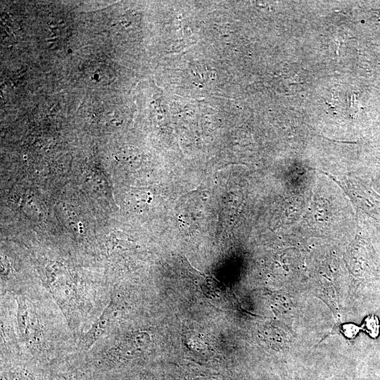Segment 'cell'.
<instances>
[{"mask_svg":"<svg viewBox=\"0 0 380 380\" xmlns=\"http://www.w3.org/2000/svg\"><path fill=\"white\" fill-rule=\"evenodd\" d=\"M17 323L21 338L27 342L35 340L39 331V322L36 310L23 296H18Z\"/></svg>","mask_w":380,"mask_h":380,"instance_id":"1","label":"cell"},{"mask_svg":"<svg viewBox=\"0 0 380 380\" xmlns=\"http://www.w3.org/2000/svg\"><path fill=\"white\" fill-rule=\"evenodd\" d=\"M116 310L115 303L111 300L83 336L82 345L84 349H89L104 334L115 317Z\"/></svg>","mask_w":380,"mask_h":380,"instance_id":"2","label":"cell"},{"mask_svg":"<svg viewBox=\"0 0 380 380\" xmlns=\"http://www.w3.org/2000/svg\"><path fill=\"white\" fill-rule=\"evenodd\" d=\"M150 342L146 332H136L122 340L115 347V354L120 359H131L144 352Z\"/></svg>","mask_w":380,"mask_h":380,"instance_id":"3","label":"cell"},{"mask_svg":"<svg viewBox=\"0 0 380 380\" xmlns=\"http://www.w3.org/2000/svg\"><path fill=\"white\" fill-rule=\"evenodd\" d=\"M361 329L370 337L376 338L380 332V324L378 317L374 315L366 317Z\"/></svg>","mask_w":380,"mask_h":380,"instance_id":"4","label":"cell"},{"mask_svg":"<svg viewBox=\"0 0 380 380\" xmlns=\"http://www.w3.org/2000/svg\"><path fill=\"white\" fill-rule=\"evenodd\" d=\"M360 329H362L361 327L353 324H344L342 326V332L349 338H354Z\"/></svg>","mask_w":380,"mask_h":380,"instance_id":"5","label":"cell"},{"mask_svg":"<svg viewBox=\"0 0 380 380\" xmlns=\"http://www.w3.org/2000/svg\"><path fill=\"white\" fill-rule=\"evenodd\" d=\"M56 380H65V379H56Z\"/></svg>","mask_w":380,"mask_h":380,"instance_id":"6","label":"cell"}]
</instances>
